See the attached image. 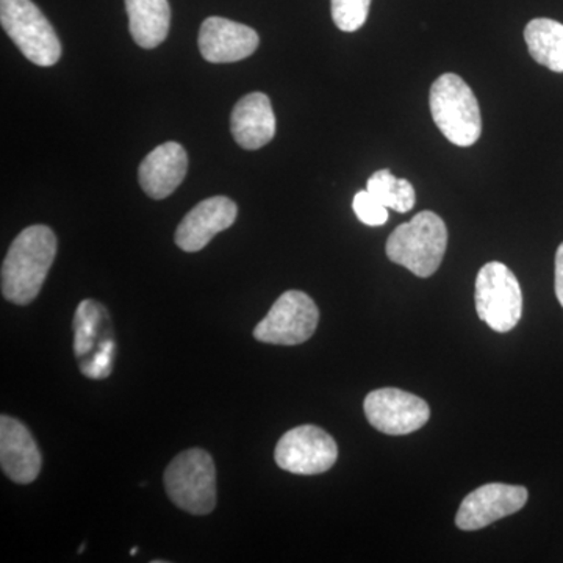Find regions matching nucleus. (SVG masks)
I'll use <instances>...</instances> for the list:
<instances>
[{
    "mask_svg": "<svg viewBox=\"0 0 563 563\" xmlns=\"http://www.w3.org/2000/svg\"><path fill=\"white\" fill-rule=\"evenodd\" d=\"M366 190L372 192L387 209L407 213L415 207L417 195H415L413 185L409 180L398 179L393 176L390 169H380L368 179Z\"/></svg>",
    "mask_w": 563,
    "mask_h": 563,
    "instance_id": "nucleus-19",
    "label": "nucleus"
},
{
    "mask_svg": "<svg viewBox=\"0 0 563 563\" xmlns=\"http://www.w3.org/2000/svg\"><path fill=\"white\" fill-rule=\"evenodd\" d=\"M372 0H331L332 20L342 32H357L368 20Z\"/></svg>",
    "mask_w": 563,
    "mask_h": 563,
    "instance_id": "nucleus-20",
    "label": "nucleus"
},
{
    "mask_svg": "<svg viewBox=\"0 0 563 563\" xmlns=\"http://www.w3.org/2000/svg\"><path fill=\"white\" fill-rule=\"evenodd\" d=\"M125 10L133 41L143 49L161 46L172 25L168 0H125Z\"/></svg>",
    "mask_w": 563,
    "mask_h": 563,
    "instance_id": "nucleus-17",
    "label": "nucleus"
},
{
    "mask_svg": "<svg viewBox=\"0 0 563 563\" xmlns=\"http://www.w3.org/2000/svg\"><path fill=\"white\" fill-rule=\"evenodd\" d=\"M0 22L7 35L33 65L49 68L60 60V40L32 0H0Z\"/></svg>",
    "mask_w": 563,
    "mask_h": 563,
    "instance_id": "nucleus-5",
    "label": "nucleus"
},
{
    "mask_svg": "<svg viewBox=\"0 0 563 563\" xmlns=\"http://www.w3.org/2000/svg\"><path fill=\"white\" fill-rule=\"evenodd\" d=\"M136 551H139V548H133V550H131V554H136Z\"/></svg>",
    "mask_w": 563,
    "mask_h": 563,
    "instance_id": "nucleus-23",
    "label": "nucleus"
},
{
    "mask_svg": "<svg viewBox=\"0 0 563 563\" xmlns=\"http://www.w3.org/2000/svg\"><path fill=\"white\" fill-rule=\"evenodd\" d=\"M352 209L357 214L358 220L363 224L372 225H384L388 221L387 207L383 206L368 190L358 191L355 195L354 202H352Z\"/></svg>",
    "mask_w": 563,
    "mask_h": 563,
    "instance_id": "nucleus-21",
    "label": "nucleus"
},
{
    "mask_svg": "<svg viewBox=\"0 0 563 563\" xmlns=\"http://www.w3.org/2000/svg\"><path fill=\"white\" fill-rule=\"evenodd\" d=\"M165 488L179 509L191 515H209L217 507V466L207 451H184L165 472Z\"/></svg>",
    "mask_w": 563,
    "mask_h": 563,
    "instance_id": "nucleus-4",
    "label": "nucleus"
},
{
    "mask_svg": "<svg viewBox=\"0 0 563 563\" xmlns=\"http://www.w3.org/2000/svg\"><path fill=\"white\" fill-rule=\"evenodd\" d=\"M336 457L335 440L312 424L299 426L285 433L274 451L279 468L303 476L328 472L335 465Z\"/></svg>",
    "mask_w": 563,
    "mask_h": 563,
    "instance_id": "nucleus-9",
    "label": "nucleus"
},
{
    "mask_svg": "<svg viewBox=\"0 0 563 563\" xmlns=\"http://www.w3.org/2000/svg\"><path fill=\"white\" fill-rule=\"evenodd\" d=\"M555 296L563 307V243L555 254Z\"/></svg>",
    "mask_w": 563,
    "mask_h": 563,
    "instance_id": "nucleus-22",
    "label": "nucleus"
},
{
    "mask_svg": "<svg viewBox=\"0 0 563 563\" xmlns=\"http://www.w3.org/2000/svg\"><path fill=\"white\" fill-rule=\"evenodd\" d=\"M429 106L433 122L455 146H473L483 133V114L472 88L457 74L433 81Z\"/></svg>",
    "mask_w": 563,
    "mask_h": 563,
    "instance_id": "nucleus-3",
    "label": "nucleus"
},
{
    "mask_svg": "<svg viewBox=\"0 0 563 563\" xmlns=\"http://www.w3.org/2000/svg\"><path fill=\"white\" fill-rule=\"evenodd\" d=\"M261 38L254 29L225 18L211 16L199 31V51L210 63H235L251 57Z\"/></svg>",
    "mask_w": 563,
    "mask_h": 563,
    "instance_id": "nucleus-13",
    "label": "nucleus"
},
{
    "mask_svg": "<svg viewBox=\"0 0 563 563\" xmlns=\"http://www.w3.org/2000/svg\"><path fill=\"white\" fill-rule=\"evenodd\" d=\"M474 301L481 320L496 332L512 331L523 314L520 282L501 262H490L481 268Z\"/></svg>",
    "mask_w": 563,
    "mask_h": 563,
    "instance_id": "nucleus-7",
    "label": "nucleus"
},
{
    "mask_svg": "<svg viewBox=\"0 0 563 563\" xmlns=\"http://www.w3.org/2000/svg\"><path fill=\"white\" fill-rule=\"evenodd\" d=\"M239 214V207L225 196H213L199 202L195 209L188 211L177 228V246L185 252L203 250L218 235L231 228Z\"/></svg>",
    "mask_w": 563,
    "mask_h": 563,
    "instance_id": "nucleus-12",
    "label": "nucleus"
},
{
    "mask_svg": "<svg viewBox=\"0 0 563 563\" xmlns=\"http://www.w3.org/2000/svg\"><path fill=\"white\" fill-rule=\"evenodd\" d=\"M448 247L446 224L439 214L424 210L388 236V258L418 277H431L442 265Z\"/></svg>",
    "mask_w": 563,
    "mask_h": 563,
    "instance_id": "nucleus-2",
    "label": "nucleus"
},
{
    "mask_svg": "<svg viewBox=\"0 0 563 563\" xmlns=\"http://www.w3.org/2000/svg\"><path fill=\"white\" fill-rule=\"evenodd\" d=\"M57 255V236L43 224L24 229L2 265V295L16 306L35 301Z\"/></svg>",
    "mask_w": 563,
    "mask_h": 563,
    "instance_id": "nucleus-1",
    "label": "nucleus"
},
{
    "mask_svg": "<svg viewBox=\"0 0 563 563\" xmlns=\"http://www.w3.org/2000/svg\"><path fill=\"white\" fill-rule=\"evenodd\" d=\"M526 503L528 490L521 485H483L465 496L455 515V525L462 531H477L501 518L520 512Z\"/></svg>",
    "mask_w": 563,
    "mask_h": 563,
    "instance_id": "nucleus-11",
    "label": "nucleus"
},
{
    "mask_svg": "<svg viewBox=\"0 0 563 563\" xmlns=\"http://www.w3.org/2000/svg\"><path fill=\"white\" fill-rule=\"evenodd\" d=\"M320 321V310L309 295L287 291L274 302L272 310L254 329L255 340L262 343L296 346L313 335Z\"/></svg>",
    "mask_w": 563,
    "mask_h": 563,
    "instance_id": "nucleus-8",
    "label": "nucleus"
},
{
    "mask_svg": "<svg viewBox=\"0 0 563 563\" xmlns=\"http://www.w3.org/2000/svg\"><path fill=\"white\" fill-rule=\"evenodd\" d=\"M231 131L243 150L257 151L266 146L276 135V117L268 96L251 92L240 99L232 111Z\"/></svg>",
    "mask_w": 563,
    "mask_h": 563,
    "instance_id": "nucleus-16",
    "label": "nucleus"
},
{
    "mask_svg": "<svg viewBox=\"0 0 563 563\" xmlns=\"http://www.w3.org/2000/svg\"><path fill=\"white\" fill-rule=\"evenodd\" d=\"M74 354L79 358L80 372L88 379L101 380L113 369L114 343L109 312L92 299H85L74 314Z\"/></svg>",
    "mask_w": 563,
    "mask_h": 563,
    "instance_id": "nucleus-6",
    "label": "nucleus"
},
{
    "mask_svg": "<svg viewBox=\"0 0 563 563\" xmlns=\"http://www.w3.org/2000/svg\"><path fill=\"white\" fill-rule=\"evenodd\" d=\"M0 465L16 484H32L43 466V455L31 431L7 415L0 418Z\"/></svg>",
    "mask_w": 563,
    "mask_h": 563,
    "instance_id": "nucleus-14",
    "label": "nucleus"
},
{
    "mask_svg": "<svg viewBox=\"0 0 563 563\" xmlns=\"http://www.w3.org/2000/svg\"><path fill=\"white\" fill-rule=\"evenodd\" d=\"M188 172V155L174 141L163 143L141 162L139 177L143 191L152 199H165L179 188Z\"/></svg>",
    "mask_w": 563,
    "mask_h": 563,
    "instance_id": "nucleus-15",
    "label": "nucleus"
},
{
    "mask_svg": "<svg viewBox=\"0 0 563 563\" xmlns=\"http://www.w3.org/2000/svg\"><path fill=\"white\" fill-rule=\"evenodd\" d=\"M529 54L539 65L563 73V24L550 18H537L526 25Z\"/></svg>",
    "mask_w": 563,
    "mask_h": 563,
    "instance_id": "nucleus-18",
    "label": "nucleus"
},
{
    "mask_svg": "<svg viewBox=\"0 0 563 563\" xmlns=\"http://www.w3.org/2000/svg\"><path fill=\"white\" fill-rule=\"evenodd\" d=\"M366 420L387 435H407L421 429L431 417L424 399L399 388H380L369 393L363 402Z\"/></svg>",
    "mask_w": 563,
    "mask_h": 563,
    "instance_id": "nucleus-10",
    "label": "nucleus"
}]
</instances>
